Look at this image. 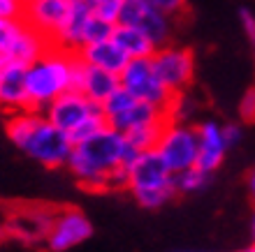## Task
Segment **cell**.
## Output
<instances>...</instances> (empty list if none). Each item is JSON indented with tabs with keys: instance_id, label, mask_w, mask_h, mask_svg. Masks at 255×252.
Masks as SVG:
<instances>
[{
	"instance_id": "30bf717a",
	"label": "cell",
	"mask_w": 255,
	"mask_h": 252,
	"mask_svg": "<svg viewBox=\"0 0 255 252\" xmlns=\"http://www.w3.org/2000/svg\"><path fill=\"white\" fill-rule=\"evenodd\" d=\"M91 234H93V225L86 218V213L67 206V208H61L56 213L54 225H51V232H49L44 246H47L49 252H65L70 248L88 241Z\"/></svg>"
},
{
	"instance_id": "f546056e",
	"label": "cell",
	"mask_w": 255,
	"mask_h": 252,
	"mask_svg": "<svg viewBox=\"0 0 255 252\" xmlns=\"http://www.w3.org/2000/svg\"><path fill=\"white\" fill-rule=\"evenodd\" d=\"M153 5L158 7V9H160L165 16H169V19H172L174 14H179L183 7H186V5H181L179 0H153Z\"/></svg>"
},
{
	"instance_id": "e0dca14e",
	"label": "cell",
	"mask_w": 255,
	"mask_h": 252,
	"mask_svg": "<svg viewBox=\"0 0 255 252\" xmlns=\"http://www.w3.org/2000/svg\"><path fill=\"white\" fill-rule=\"evenodd\" d=\"M119 86H121V84H119V77L102 72V70H95V67H88V65H84V63L79 60L74 90H79L86 100H91L93 104L100 106Z\"/></svg>"
},
{
	"instance_id": "d6a6232c",
	"label": "cell",
	"mask_w": 255,
	"mask_h": 252,
	"mask_svg": "<svg viewBox=\"0 0 255 252\" xmlns=\"http://www.w3.org/2000/svg\"><path fill=\"white\" fill-rule=\"evenodd\" d=\"M246 185H249V197H251V201L255 204V167L251 169L249 180H246Z\"/></svg>"
},
{
	"instance_id": "7a4b0ae2",
	"label": "cell",
	"mask_w": 255,
	"mask_h": 252,
	"mask_svg": "<svg viewBox=\"0 0 255 252\" xmlns=\"http://www.w3.org/2000/svg\"><path fill=\"white\" fill-rule=\"evenodd\" d=\"M5 130L12 144H16V148H21L28 158H33L35 162L49 169L65 167L72 155V144L67 134L51 125L42 111L28 109V111L9 113Z\"/></svg>"
},
{
	"instance_id": "d4e9b609",
	"label": "cell",
	"mask_w": 255,
	"mask_h": 252,
	"mask_svg": "<svg viewBox=\"0 0 255 252\" xmlns=\"http://www.w3.org/2000/svg\"><path fill=\"white\" fill-rule=\"evenodd\" d=\"M209 178H211L209 173H204L202 169L193 167V169H186V171H181V173H176L174 176V190H176V194L200 192L202 187H207Z\"/></svg>"
},
{
	"instance_id": "8992f818",
	"label": "cell",
	"mask_w": 255,
	"mask_h": 252,
	"mask_svg": "<svg viewBox=\"0 0 255 252\" xmlns=\"http://www.w3.org/2000/svg\"><path fill=\"white\" fill-rule=\"evenodd\" d=\"M119 84H121V88L126 93L132 95L134 100L148 102V104H153V106H160V109H165L167 113L176 100L174 95L160 84L151 58L130 60L126 65V70L119 74Z\"/></svg>"
},
{
	"instance_id": "e575fe53",
	"label": "cell",
	"mask_w": 255,
	"mask_h": 252,
	"mask_svg": "<svg viewBox=\"0 0 255 252\" xmlns=\"http://www.w3.org/2000/svg\"><path fill=\"white\" fill-rule=\"evenodd\" d=\"M251 234H253V241H255V211H253V218H251Z\"/></svg>"
},
{
	"instance_id": "44dd1931",
	"label": "cell",
	"mask_w": 255,
	"mask_h": 252,
	"mask_svg": "<svg viewBox=\"0 0 255 252\" xmlns=\"http://www.w3.org/2000/svg\"><path fill=\"white\" fill-rule=\"evenodd\" d=\"M167 123H153V125H144V127H137V130H130L126 137V141L130 144L134 153H146V151H155L158 141H160V134L165 130Z\"/></svg>"
},
{
	"instance_id": "4316f807",
	"label": "cell",
	"mask_w": 255,
	"mask_h": 252,
	"mask_svg": "<svg viewBox=\"0 0 255 252\" xmlns=\"http://www.w3.org/2000/svg\"><path fill=\"white\" fill-rule=\"evenodd\" d=\"M21 28H23V19H2L0 21V58L5 56V51L9 49V44H12L14 37L19 35Z\"/></svg>"
},
{
	"instance_id": "4fadbf2b",
	"label": "cell",
	"mask_w": 255,
	"mask_h": 252,
	"mask_svg": "<svg viewBox=\"0 0 255 252\" xmlns=\"http://www.w3.org/2000/svg\"><path fill=\"white\" fill-rule=\"evenodd\" d=\"M0 109L9 113L28 111V90H26V67L0 60Z\"/></svg>"
},
{
	"instance_id": "1f68e13d",
	"label": "cell",
	"mask_w": 255,
	"mask_h": 252,
	"mask_svg": "<svg viewBox=\"0 0 255 252\" xmlns=\"http://www.w3.org/2000/svg\"><path fill=\"white\" fill-rule=\"evenodd\" d=\"M239 21H242L244 30H246V35H249L251 40L255 42V14L249 12V9H242L239 12Z\"/></svg>"
},
{
	"instance_id": "ba28073f",
	"label": "cell",
	"mask_w": 255,
	"mask_h": 252,
	"mask_svg": "<svg viewBox=\"0 0 255 252\" xmlns=\"http://www.w3.org/2000/svg\"><path fill=\"white\" fill-rule=\"evenodd\" d=\"M121 26H130L146 35L155 47H167L172 35V19L153 5V0H123Z\"/></svg>"
},
{
	"instance_id": "83f0119b",
	"label": "cell",
	"mask_w": 255,
	"mask_h": 252,
	"mask_svg": "<svg viewBox=\"0 0 255 252\" xmlns=\"http://www.w3.org/2000/svg\"><path fill=\"white\" fill-rule=\"evenodd\" d=\"M239 116L246 123H255V88H249L239 102Z\"/></svg>"
},
{
	"instance_id": "836d02e7",
	"label": "cell",
	"mask_w": 255,
	"mask_h": 252,
	"mask_svg": "<svg viewBox=\"0 0 255 252\" xmlns=\"http://www.w3.org/2000/svg\"><path fill=\"white\" fill-rule=\"evenodd\" d=\"M7 239V215L0 213V241Z\"/></svg>"
},
{
	"instance_id": "8d00e7d4",
	"label": "cell",
	"mask_w": 255,
	"mask_h": 252,
	"mask_svg": "<svg viewBox=\"0 0 255 252\" xmlns=\"http://www.w3.org/2000/svg\"><path fill=\"white\" fill-rule=\"evenodd\" d=\"M253 53H255V42H253Z\"/></svg>"
},
{
	"instance_id": "52a82bcc",
	"label": "cell",
	"mask_w": 255,
	"mask_h": 252,
	"mask_svg": "<svg viewBox=\"0 0 255 252\" xmlns=\"http://www.w3.org/2000/svg\"><path fill=\"white\" fill-rule=\"evenodd\" d=\"M153 70L158 74V79L174 97H181L183 90L190 86V81L195 77V56L188 47H176V44H167V47L155 49L153 58Z\"/></svg>"
},
{
	"instance_id": "7402d4cb",
	"label": "cell",
	"mask_w": 255,
	"mask_h": 252,
	"mask_svg": "<svg viewBox=\"0 0 255 252\" xmlns=\"http://www.w3.org/2000/svg\"><path fill=\"white\" fill-rule=\"evenodd\" d=\"M114 28H116L114 23H107V21H102V19H98V16L91 14V19H88L86 26H84V35H81V49L112 40Z\"/></svg>"
},
{
	"instance_id": "f1b7e54d",
	"label": "cell",
	"mask_w": 255,
	"mask_h": 252,
	"mask_svg": "<svg viewBox=\"0 0 255 252\" xmlns=\"http://www.w3.org/2000/svg\"><path fill=\"white\" fill-rule=\"evenodd\" d=\"M21 12H23V2L0 0V21L2 19H21Z\"/></svg>"
},
{
	"instance_id": "9a60e30c",
	"label": "cell",
	"mask_w": 255,
	"mask_h": 252,
	"mask_svg": "<svg viewBox=\"0 0 255 252\" xmlns=\"http://www.w3.org/2000/svg\"><path fill=\"white\" fill-rule=\"evenodd\" d=\"M197 139H200V153H197V169L204 173H211L223 165V158L228 153V144L223 139V125L216 120H207L197 127Z\"/></svg>"
},
{
	"instance_id": "3957f363",
	"label": "cell",
	"mask_w": 255,
	"mask_h": 252,
	"mask_svg": "<svg viewBox=\"0 0 255 252\" xmlns=\"http://www.w3.org/2000/svg\"><path fill=\"white\" fill-rule=\"evenodd\" d=\"M79 70L77 53L51 47L40 60L26 67V90L28 104L33 111H44L61 95L74 90Z\"/></svg>"
},
{
	"instance_id": "2e32d148",
	"label": "cell",
	"mask_w": 255,
	"mask_h": 252,
	"mask_svg": "<svg viewBox=\"0 0 255 252\" xmlns=\"http://www.w3.org/2000/svg\"><path fill=\"white\" fill-rule=\"evenodd\" d=\"M51 49V42L47 37H42L40 33H35L30 26L23 23V28L19 30V35L14 37V42L9 44V49L2 56V63H14L19 67H30L35 60H40L44 53Z\"/></svg>"
},
{
	"instance_id": "cb8c5ba5",
	"label": "cell",
	"mask_w": 255,
	"mask_h": 252,
	"mask_svg": "<svg viewBox=\"0 0 255 252\" xmlns=\"http://www.w3.org/2000/svg\"><path fill=\"white\" fill-rule=\"evenodd\" d=\"M134 104V97L130 93H126L121 86L116 88L114 93L109 95L107 100L100 104V111H102V116H105V120H114L116 116H121V113H126L130 106Z\"/></svg>"
},
{
	"instance_id": "6da1fadb",
	"label": "cell",
	"mask_w": 255,
	"mask_h": 252,
	"mask_svg": "<svg viewBox=\"0 0 255 252\" xmlns=\"http://www.w3.org/2000/svg\"><path fill=\"white\" fill-rule=\"evenodd\" d=\"M134 155L126 137L107 125L91 141L72 146L65 167L86 190L126 187V169Z\"/></svg>"
},
{
	"instance_id": "5b68a950",
	"label": "cell",
	"mask_w": 255,
	"mask_h": 252,
	"mask_svg": "<svg viewBox=\"0 0 255 252\" xmlns=\"http://www.w3.org/2000/svg\"><path fill=\"white\" fill-rule=\"evenodd\" d=\"M155 153L160 155V160L174 176L186 169H193L197 165V153H200L197 127L186 125L183 120L169 118L155 146Z\"/></svg>"
},
{
	"instance_id": "d6986e66",
	"label": "cell",
	"mask_w": 255,
	"mask_h": 252,
	"mask_svg": "<svg viewBox=\"0 0 255 252\" xmlns=\"http://www.w3.org/2000/svg\"><path fill=\"white\" fill-rule=\"evenodd\" d=\"M169 120V113L160 106H153L148 102H139L134 100V104L128 109L126 113L116 116L114 120H109L107 125L114 127L116 132L128 134L130 130H137V127H144V125H153V123H167Z\"/></svg>"
},
{
	"instance_id": "5bb4252c",
	"label": "cell",
	"mask_w": 255,
	"mask_h": 252,
	"mask_svg": "<svg viewBox=\"0 0 255 252\" xmlns=\"http://www.w3.org/2000/svg\"><path fill=\"white\" fill-rule=\"evenodd\" d=\"M93 14V0H70V9L63 21V26L58 28L56 37L51 40V47L63 49V51L77 53L81 49V35H84V26Z\"/></svg>"
},
{
	"instance_id": "9c48e42d",
	"label": "cell",
	"mask_w": 255,
	"mask_h": 252,
	"mask_svg": "<svg viewBox=\"0 0 255 252\" xmlns=\"http://www.w3.org/2000/svg\"><path fill=\"white\" fill-rule=\"evenodd\" d=\"M56 211L47 206H21L7 213V236L19 239L21 243H44L54 225Z\"/></svg>"
},
{
	"instance_id": "4dcf8cb0",
	"label": "cell",
	"mask_w": 255,
	"mask_h": 252,
	"mask_svg": "<svg viewBox=\"0 0 255 252\" xmlns=\"http://www.w3.org/2000/svg\"><path fill=\"white\" fill-rule=\"evenodd\" d=\"M223 139H225L228 148H232L237 141L242 139V127L237 125V123H228V125H223Z\"/></svg>"
},
{
	"instance_id": "ac0fdd59",
	"label": "cell",
	"mask_w": 255,
	"mask_h": 252,
	"mask_svg": "<svg viewBox=\"0 0 255 252\" xmlns=\"http://www.w3.org/2000/svg\"><path fill=\"white\" fill-rule=\"evenodd\" d=\"M77 58H79L84 65L102 70V72H107V74H114V77H119V74L126 70L128 63H130L126 53L114 44V40L79 49V51H77Z\"/></svg>"
},
{
	"instance_id": "ffe728a7",
	"label": "cell",
	"mask_w": 255,
	"mask_h": 252,
	"mask_svg": "<svg viewBox=\"0 0 255 252\" xmlns=\"http://www.w3.org/2000/svg\"><path fill=\"white\" fill-rule=\"evenodd\" d=\"M112 40L123 53L128 56V60H141V58H153L155 53V44L148 40L146 35H141L139 30H134L130 26H119L114 28V35Z\"/></svg>"
},
{
	"instance_id": "7c38bea8",
	"label": "cell",
	"mask_w": 255,
	"mask_h": 252,
	"mask_svg": "<svg viewBox=\"0 0 255 252\" xmlns=\"http://www.w3.org/2000/svg\"><path fill=\"white\" fill-rule=\"evenodd\" d=\"M67 9H70V0H33V2H23L21 19L35 33H40L51 42L65 21Z\"/></svg>"
},
{
	"instance_id": "484cf974",
	"label": "cell",
	"mask_w": 255,
	"mask_h": 252,
	"mask_svg": "<svg viewBox=\"0 0 255 252\" xmlns=\"http://www.w3.org/2000/svg\"><path fill=\"white\" fill-rule=\"evenodd\" d=\"M123 12V0H93V16L119 26Z\"/></svg>"
},
{
	"instance_id": "603a6c76",
	"label": "cell",
	"mask_w": 255,
	"mask_h": 252,
	"mask_svg": "<svg viewBox=\"0 0 255 252\" xmlns=\"http://www.w3.org/2000/svg\"><path fill=\"white\" fill-rule=\"evenodd\" d=\"M105 127H107L105 116H102V113H95V116H91V118L84 120L79 127H74L72 132L67 134V139H70L72 146H79V144H86V141H91L93 137H98Z\"/></svg>"
},
{
	"instance_id": "8fae6325",
	"label": "cell",
	"mask_w": 255,
	"mask_h": 252,
	"mask_svg": "<svg viewBox=\"0 0 255 252\" xmlns=\"http://www.w3.org/2000/svg\"><path fill=\"white\" fill-rule=\"evenodd\" d=\"M42 113L47 116V120L54 127L70 134L74 127H79L86 118L95 116V113H102V111H100V106L93 104L91 100H86L79 90H70V93L61 95L58 100L51 102Z\"/></svg>"
},
{
	"instance_id": "277c9868",
	"label": "cell",
	"mask_w": 255,
	"mask_h": 252,
	"mask_svg": "<svg viewBox=\"0 0 255 252\" xmlns=\"http://www.w3.org/2000/svg\"><path fill=\"white\" fill-rule=\"evenodd\" d=\"M126 190L141 208L155 211L176 197L174 173L155 151L137 153L126 169Z\"/></svg>"
},
{
	"instance_id": "d590c367",
	"label": "cell",
	"mask_w": 255,
	"mask_h": 252,
	"mask_svg": "<svg viewBox=\"0 0 255 252\" xmlns=\"http://www.w3.org/2000/svg\"><path fill=\"white\" fill-rule=\"evenodd\" d=\"M239 252H255V243L251 248H246V250H239Z\"/></svg>"
}]
</instances>
